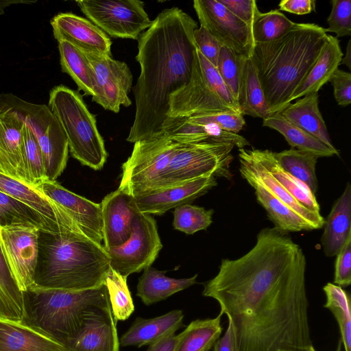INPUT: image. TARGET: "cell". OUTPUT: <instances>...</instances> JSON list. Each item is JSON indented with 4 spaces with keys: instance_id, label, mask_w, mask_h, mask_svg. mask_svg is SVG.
I'll return each mask as SVG.
<instances>
[{
    "instance_id": "cell-26",
    "label": "cell",
    "mask_w": 351,
    "mask_h": 351,
    "mask_svg": "<svg viewBox=\"0 0 351 351\" xmlns=\"http://www.w3.org/2000/svg\"><path fill=\"white\" fill-rule=\"evenodd\" d=\"M351 186L347 183L341 195L337 199L326 219L321 243L326 256H336L351 235Z\"/></svg>"
},
{
    "instance_id": "cell-4",
    "label": "cell",
    "mask_w": 351,
    "mask_h": 351,
    "mask_svg": "<svg viewBox=\"0 0 351 351\" xmlns=\"http://www.w3.org/2000/svg\"><path fill=\"white\" fill-rule=\"evenodd\" d=\"M110 258L77 226L62 232L40 230L34 286L79 291L104 285Z\"/></svg>"
},
{
    "instance_id": "cell-32",
    "label": "cell",
    "mask_w": 351,
    "mask_h": 351,
    "mask_svg": "<svg viewBox=\"0 0 351 351\" xmlns=\"http://www.w3.org/2000/svg\"><path fill=\"white\" fill-rule=\"evenodd\" d=\"M257 160L292 196L309 210L320 213L315 195L304 183L287 172L279 164L275 152L269 149H251Z\"/></svg>"
},
{
    "instance_id": "cell-21",
    "label": "cell",
    "mask_w": 351,
    "mask_h": 351,
    "mask_svg": "<svg viewBox=\"0 0 351 351\" xmlns=\"http://www.w3.org/2000/svg\"><path fill=\"white\" fill-rule=\"evenodd\" d=\"M0 191L25 204L38 213L53 232L77 226L71 217L40 189L13 178L0 171Z\"/></svg>"
},
{
    "instance_id": "cell-40",
    "label": "cell",
    "mask_w": 351,
    "mask_h": 351,
    "mask_svg": "<svg viewBox=\"0 0 351 351\" xmlns=\"http://www.w3.org/2000/svg\"><path fill=\"white\" fill-rule=\"evenodd\" d=\"M295 23L278 10L261 12L256 10L252 24V35L254 45L275 40L291 29Z\"/></svg>"
},
{
    "instance_id": "cell-38",
    "label": "cell",
    "mask_w": 351,
    "mask_h": 351,
    "mask_svg": "<svg viewBox=\"0 0 351 351\" xmlns=\"http://www.w3.org/2000/svg\"><path fill=\"white\" fill-rule=\"evenodd\" d=\"M323 290L326 296L324 307L334 315L339 326L341 341L345 351H351V311L350 300L342 287L328 282Z\"/></svg>"
},
{
    "instance_id": "cell-45",
    "label": "cell",
    "mask_w": 351,
    "mask_h": 351,
    "mask_svg": "<svg viewBox=\"0 0 351 351\" xmlns=\"http://www.w3.org/2000/svg\"><path fill=\"white\" fill-rule=\"evenodd\" d=\"M196 55L202 73L214 93L232 111L242 114L238 103L228 90L217 68L199 52L197 47Z\"/></svg>"
},
{
    "instance_id": "cell-56",
    "label": "cell",
    "mask_w": 351,
    "mask_h": 351,
    "mask_svg": "<svg viewBox=\"0 0 351 351\" xmlns=\"http://www.w3.org/2000/svg\"><path fill=\"white\" fill-rule=\"evenodd\" d=\"M350 40L348 43L346 56L342 58L340 64H345L350 69H351V44Z\"/></svg>"
},
{
    "instance_id": "cell-48",
    "label": "cell",
    "mask_w": 351,
    "mask_h": 351,
    "mask_svg": "<svg viewBox=\"0 0 351 351\" xmlns=\"http://www.w3.org/2000/svg\"><path fill=\"white\" fill-rule=\"evenodd\" d=\"M193 39L199 52L216 67L222 47L219 42L201 25L194 30Z\"/></svg>"
},
{
    "instance_id": "cell-37",
    "label": "cell",
    "mask_w": 351,
    "mask_h": 351,
    "mask_svg": "<svg viewBox=\"0 0 351 351\" xmlns=\"http://www.w3.org/2000/svg\"><path fill=\"white\" fill-rule=\"evenodd\" d=\"M275 154L281 167L307 186L315 195L317 190L315 166L318 157L294 148L275 152Z\"/></svg>"
},
{
    "instance_id": "cell-8",
    "label": "cell",
    "mask_w": 351,
    "mask_h": 351,
    "mask_svg": "<svg viewBox=\"0 0 351 351\" xmlns=\"http://www.w3.org/2000/svg\"><path fill=\"white\" fill-rule=\"evenodd\" d=\"M234 147L231 143L221 142L178 143L161 176L158 187L182 183L206 174L231 179Z\"/></svg>"
},
{
    "instance_id": "cell-59",
    "label": "cell",
    "mask_w": 351,
    "mask_h": 351,
    "mask_svg": "<svg viewBox=\"0 0 351 351\" xmlns=\"http://www.w3.org/2000/svg\"><path fill=\"white\" fill-rule=\"evenodd\" d=\"M207 351H209V350H207Z\"/></svg>"
},
{
    "instance_id": "cell-55",
    "label": "cell",
    "mask_w": 351,
    "mask_h": 351,
    "mask_svg": "<svg viewBox=\"0 0 351 351\" xmlns=\"http://www.w3.org/2000/svg\"><path fill=\"white\" fill-rule=\"evenodd\" d=\"M36 1H23V0H1L0 1V16L4 13L5 8L14 4L26 3L31 4Z\"/></svg>"
},
{
    "instance_id": "cell-12",
    "label": "cell",
    "mask_w": 351,
    "mask_h": 351,
    "mask_svg": "<svg viewBox=\"0 0 351 351\" xmlns=\"http://www.w3.org/2000/svg\"><path fill=\"white\" fill-rule=\"evenodd\" d=\"M83 53L92 72L93 101L115 113L119 112L121 106H130L133 77L128 65L110 56Z\"/></svg>"
},
{
    "instance_id": "cell-58",
    "label": "cell",
    "mask_w": 351,
    "mask_h": 351,
    "mask_svg": "<svg viewBox=\"0 0 351 351\" xmlns=\"http://www.w3.org/2000/svg\"><path fill=\"white\" fill-rule=\"evenodd\" d=\"M308 351H317L315 348L313 346V345L309 348Z\"/></svg>"
},
{
    "instance_id": "cell-57",
    "label": "cell",
    "mask_w": 351,
    "mask_h": 351,
    "mask_svg": "<svg viewBox=\"0 0 351 351\" xmlns=\"http://www.w3.org/2000/svg\"><path fill=\"white\" fill-rule=\"evenodd\" d=\"M341 349H342V342H341V339H339L337 349L335 351H341Z\"/></svg>"
},
{
    "instance_id": "cell-22",
    "label": "cell",
    "mask_w": 351,
    "mask_h": 351,
    "mask_svg": "<svg viewBox=\"0 0 351 351\" xmlns=\"http://www.w3.org/2000/svg\"><path fill=\"white\" fill-rule=\"evenodd\" d=\"M24 123L14 112L0 110V171L31 185L23 147Z\"/></svg>"
},
{
    "instance_id": "cell-50",
    "label": "cell",
    "mask_w": 351,
    "mask_h": 351,
    "mask_svg": "<svg viewBox=\"0 0 351 351\" xmlns=\"http://www.w3.org/2000/svg\"><path fill=\"white\" fill-rule=\"evenodd\" d=\"M333 86L334 97L341 106H347L351 103V73L337 69L330 81Z\"/></svg>"
},
{
    "instance_id": "cell-47",
    "label": "cell",
    "mask_w": 351,
    "mask_h": 351,
    "mask_svg": "<svg viewBox=\"0 0 351 351\" xmlns=\"http://www.w3.org/2000/svg\"><path fill=\"white\" fill-rule=\"evenodd\" d=\"M184 117L197 123H213L223 130L235 134H238L245 124L242 114L232 111L198 114Z\"/></svg>"
},
{
    "instance_id": "cell-39",
    "label": "cell",
    "mask_w": 351,
    "mask_h": 351,
    "mask_svg": "<svg viewBox=\"0 0 351 351\" xmlns=\"http://www.w3.org/2000/svg\"><path fill=\"white\" fill-rule=\"evenodd\" d=\"M26 223L53 232L48 223L25 204L0 191V226Z\"/></svg>"
},
{
    "instance_id": "cell-29",
    "label": "cell",
    "mask_w": 351,
    "mask_h": 351,
    "mask_svg": "<svg viewBox=\"0 0 351 351\" xmlns=\"http://www.w3.org/2000/svg\"><path fill=\"white\" fill-rule=\"evenodd\" d=\"M138 279L136 295L146 305L164 300L196 283L197 274L188 278H173L151 266L143 269Z\"/></svg>"
},
{
    "instance_id": "cell-2",
    "label": "cell",
    "mask_w": 351,
    "mask_h": 351,
    "mask_svg": "<svg viewBox=\"0 0 351 351\" xmlns=\"http://www.w3.org/2000/svg\"><path fill=\"white\" fill-rule=\"evenodd\" d=\"M197 23L178 7L162 10L138 39L140 75L133 88L136 111L126 141L135 143L163 134L169 97L191 76Z\"/></svg>"
},
{
    "instance_id": "cell-13",
    "label": "cell",
    "mask_w": 351,
    "mask_h": 351,
    "mask_svg": "<svg viewBox=\"0 0 351 351\" xmlns=\"http://www.w3.org/2000/svg\"><path fill=\"white\" fill-rule=\"evenodd\" d=\"M40 229L26 223L0 226V247L19 288L34 285Z\"/></svg>"
},
{
    "instance_id": "cell-49",
    "label": "cell",
    "mask_w": 351,
    "mask_h": 351,
    "mask_svg": "<svg viewBox=\"0 0 351 351\" xmlns=\"http://www.w3.org/2000/svg\"><path fill=\"white\" fill-rule=\"evenodd\" d=\"M336 256L334 284L348 287L351 283V235Z\"/></svg>"
},
{
    "instance_id": "cell-52",
    "label": "cell",
    "mask_w": 351,
    "mask_h": 351,
    "mask_svg": "<svg viewBox=\"0 0 351 351\" xmlns=\"http://www.w3.org/2000/svg\"><path fill=\"white\" fill-rule=\"evenodd\" d=\"M315 0H282L279 4L280 10L302 15L315 10Z\"/></svg>"
},
{
    "instance_id": "cell-35",
    "label": "cell",
    "mask_w": 351,
    "mask_h": 351,
    "mask_svg": "<svg viewBox=\"0 0 351 351\" xmlns=\"http://www.w3.org/2000/svg\"><path fill=\"white\" fill-rule=\"evenodd\" d=\"M62 71L67 73L85 95H94L93 76L84 53L69 42L58 41Z\"/></svg>"
},
{
    "instance_id": "cell-54",
    "label": "cell",
    "mask_w": 351,
    "mask_h": 351,
    "mask_svg": "<svg viewBox=\"0 0 351 351\" xmlns=\"http://www.w3.org/2000/svg\"><path fill=\"white\" fill-rule=\"evenodd\" d=\"M213 351H236L235 337L232 324L228 321L223 336L214 343Z\"/></svg>"
},
{
    "instance_id": "cell-27",
    "label": "cell",
    "mask_w": 351,
    "mask_h": 351,
    "mask_svg": "<svg viewBox=\"0 0 351 351\" xmlns=\"http://www.w3.org/2000/svg\"><path fill=\"white\" fill-rule=\"evenodd\" d=\"M343 56L339 39L336 36L327 35L317 60L292 95L291 103L305 95L318 93L339 69Z\"/></svg>"
},
{
    "instance_id": "cell-23",
    "label": "cell",
    "mask_w": 351,
    "mask_h": 351,
    "mask_svg": "<svg viewBox=\"0 0 351 351\" xmlns=\"http://www.w3.org/2000/svg\"><path fill=\"white\" fill-rule=\"evenodd\" d=\"M162 130L163 133L179 143H229L239 149L250 145L248 141L238 134L223 130L213 123L194 122L184 117H169Z\"/></svg>"
},
{
    "instance_id": "cell-53",
    "label": "cell",
    "mask_w": 351,
    "mask_h": 351,
    "mask_svg": "<svg viewBox=\"0 0 351 351\" xmlns=\"http://www.w3.org/2000/svg\"><path fill=\"white\" fill-rule=\"evenodd\" d=\"M181 332L167 335L149 345L147 351H175L178 341L181 338Z\"/></svg>"
},
{
    "instance_id": "cell-16",
    "label": "cell",
    "mask_w": 351,
    "mask_h": 351,
    "mask_svg": "<svg viewBox=\"0 0 351 351\" xmlns=\"http://www.w3.org/2000/svg\"><path fill=\"white\" fill-rule=\"evenodd\" d=\"M217 184L206 174L182 183L150 189L133 196L140 213L161 215L178 206L190 204Z\"/></svg>"
},
{
    "instance_id": "cell-14",
    "label": "cell",
    "mask_w": 351,
    "mask_h": 351,
    "mask_svg": "<svg viewBox=\"0 0 351 351\" xmlns=\"http://www.w3.org/2000/svg\"><path fill=\"white\" fill-rule=\"evenodd\" d=\"M193 8L200 25L236 55L250 58L254 43L251 27L217 0H195Z\"/></svg>"
},
{
    "instance_id": "cell-31",
    "label": "cell",
    "mask_w": 351,
    "mask_h": 351,
    "mask_svg": "<svg viewBox=\"0 0 351 351\" xmlns=\"http://www.w3.org/2000/svg\"><path fill=\"white\" fill-rule=\"evenodd\" d=\"M263 125L281 134L291 148L311 153L318 158L339 154L337 149L330 148L313 135L293 125L280 112L274 113L263 119Z\"/></svg>"
},
{
    "instance_id": "cell-34",
    "label": "cell",
    "mask_w": 351,
    "mask_h": 351,
    "mask_svg": "<svg viewBox=\"0 0 351 351\" xmlns=\"http://www.w3.org/2000/svg\"><path fill=\"white\" fill-rule=\"evenodd\" d=\"M222 313L215 318L195 319L181 332L175 351H207L219 339L222 326Z\"/></svg>"
},
{
    "instance_id": "cell-44",
    "label": "cell",
    "mask_w": 351,
    "mask_h": 351,
    "mask_svg": "<svg viewBox=\"0 0 351 351\" xmlns=\"http://www.w3.org/2000/svg\"><path fill=\"white\" fill-rule=\"evenodd\" d=\"M245 59L247 58L240 57L229 49L222 46L216 66L224 83L237 103L240 97L242 70Z\"/></svg>"
},
{
    "instance_id": "cell-30",
    "label": "cell",
    "mask_w": 351,
    "mask_h": 351,
    "mask_svg": "<svg viewBox=\"0 0 351 351\" xmlns=\"http://www.w3.org/2000/svg\"><path fill=\"white\" fill-rule=\"evenodd\" d=\"M254 189L258 203L277 228L285 232L315 230L314 226L289 206L275 199L261 184L249 178H244Z\"/></svg>"
},
{
    "instance_id": "cell-7",
    "label": "cell",
    "mask_w": 351,
    "mask_h": 351,
    "mask_svg": "<svg viewBox=\"0 0 351 351\" xmlns=\"http://www.w3.org/2000/svg\"><path fill=\"white\" fill-rule=\"evenodd\" d=\"M0 110L14 112L30 129L43 154L47 180H56L66 166L69 149L65 133L49 106L1 93Z\"/></svg>"
},
{
    "instance_id": "cell-28",
    "label": "cell",
    "mask_w": 351,
    "mask_h": 351,
    "mask_svg": "<svg viewBox=\"0 0 351 351\" xmlns=\"http://www.w3.org/2000/svg\"><path fill=\"white\" fill-rule=\"evenodd\" d=\"M280 113L293 125L313 135L330 148L336 149L332 143L319 108L318 93H311L298 99Z\"/></svg>"
},
{
    "instance_id": "cell-1",
    "label": "cell",
    "mask_w": 351,
    "mask_h": 351,
    "mask_svg": "<svg viewBox=\"0 0 351 351\" xmlns=\"http://www.w3.org/2000/svg\"><path fill=\"white\" fill-rule=\"evenodd\" d=\"M276 227L239 258L222 259L202 295L232 324L236 351H308L313 345L301 247Z\"/></svg>"
},
{
    "instance_id": "cell-17",
    "label": "cell",
    "mask_w": 351,
    "mask_h": 351,
    "mask_svg": "<svg viewBox=\"0 0 351 351\" xmlns=\"http://www.w3.org/2000/svg\"><path fill=\"white\" fill-rule=\"evenodd\" d=\"M228 111L234 112L219 99L205 80L195 50L191 79L185 86L170 95L168 117Z\"/></svg>"
},
{
    "instance_id": "cell-43",
    "label": "cell",
    "mask_w": 351,
    "mask_h": 351,
    "mask_svg": "<svg viewBox=\"0 0 351 351\" xmlns=\"http://www.w3.org/2000/svg\"><path fill=\"white\" fill-rule=\"evenodd\" d=\"M23 147L27 176L31 184L38 187L47 180L43 156L37 140L25 123L23 127Z\"/></svg>"
},
{
    "instance_id": "cell-36",
    "label": "cell",
    "mask_w": 351,
    "mask_h": 351,
    "mask_svg": "<svg viewBox=\"0 0 351 351\" xmlns=\"http://www.w3.org/2000/svg\"><path fill=\"white\" fill-rule=\"evenodd\" d=\"M24 317L23 292L12 275L0 247V318L21 321Z\"/></svg>"
},
{
    "instance_id": "cell-9",
    "label": "cell",
    "mask_w": 351,
    "mask_h": 351,
    "mask_svg": "<svg viewBox=\"0 0 351 351\" xmlns=\"http://www.w3.org/2000/svg\"><path fill=\"white\" fill-rule=\"evenodd\" d=\"M178 143L165 133L135 142L131 155L122 165L119 189L134 196L158 188Z\"/></svg>"
},
{
    "instance_id": "cell-3",
    "label": "cell",
    "mask_w": 351,
    "mask_h": 351,
    "mask_svg": "<svg viewBox=\"0 0 351 351\" xmlns=\"http://www.w3.org/2000/svg\"><path fill=\"white\" fill-rule=\"evenodd\" d=\"M326 28L296 23L279 38L256 43L251 60L271 112H280L317 60L326 39Z\"/></svg>"
},
{
    "instance_id": "cell-6",
    "label": "cell",
    "mask_w": 351,
    "mask_h": 351,
    "mask_svg": "<svg viewBox=\"0 0 351 351\" xmlns=\"http://www.w3.org/2000/svg\"><path fill=\"white\" fill-rule=\"evenodd\" d=\"M48 106L65 133L72 156L83 165L101 169L108 153L96 118L82 95L77 90L58 85L49 93Z\"/></svg>"
},
{
    "instance_id": "cell-42",
    "label": "cell",
    "mask_w": 351,
    "mask_h": 351,
    "mask_svg": "<svg viewBox=\"0 0 351 351\" xmlns=\"http://www.w3.org/2000/svg\"><path fill=\"white\" fill-rule=\"evenodd\" d=\"M213 209L184 204L175 208L173 227L186 234L206 229L213 222Z\"/></svg>"
},
{
    "instance_id": "cell-19",
    "label": "cell",
    "mask_w": 351,
    "mask_h": 351,
    "mask_svg": "<svg viewBox=\"0 0 351 351\" xmlns=\"http://www.w3.org/2000/svg\"><path fill=\"white\" fill-rule=\"evenodd\" d=\"M54 38L64 40L86 53L112 56L109 36L89 20L71 12L51 20Z\"/></svg>"
},
{
    "instance_id": "cell-46",
    "label": "cell",
    "mask_w": 351,
    "mask_h": 351,
    "mask_svg": "<svg viewBox=\"0 0 351 351\" xmlns=\"http://www.w3.org/2000/svg\"><path fill=\"white\" fill-rule=\"evenodd\" d=\"M331 12L327 19L326 32H332L336 37L351 35V0L331 1Z\"/></svg>"
},
{
    "instance_id": "cell-18",
    "label": "cell",
    "mask_w": 351,
    "mask_h": 351,
    "mask_svg": "<svg viewBox=\"0 0 351 351\" xmlns=\"http://www.w3.org/2000/svg\"><path fill=\"white\" fill-rule=\"evenodd\" d=\"M60 205L82 232L99 244L103 242L100 204H96L63 187L56 180H44L38 187Z\"/></svg>"
},
{
    "instance_id": "cell-5",
    "label": "cell",
    "mask_w": 351,
    "mask_h": 351,
    "mask_svg": "<svg viewBox=\"0 0 351 351\" xmlns=\"http://www.w3.org/2000/svg\"><path fill=\"white\" fill-rule=\"evenodd\" d=\"M23 296V320L62 345L77 333L88 308L110 304L105 285L79 291L32 285Z\"/></svg>"
},
{
    "instance_id": "cell-15",
    "label": "cell",
    "mask_w": 351,
    "mask_h": 351,
    "mask_svg": "<svg viewBox=\"0 0 351 351\" xmlns=\"http://www.w3.org/2000/svg\"><path fill=\"white\" fill-rule=\"evenodd\" d=\"M110 304L86 311L77 333L66 340V351H119V340Z\"/></svg>"
},
{
    "instance_id": "cell-51",
    "label": "cell",
    "mask_w": 351,
    "mask_h": 351,
    "mask_svg": "<svg viewBox=\"0 0 351 351\" xmlns=\"http://www.w3.org/2000/svg\"><path fill=\"white\" fill-rule=\"evenodd\" d=\"M232 14L252 27L258 6L254 0H217Z\"/></svg>"
},
{
    "instance_id": "cell-24",
    "label": "cell",
    "mask_w": 351,
    "mask_h": 351,
    "mask_svg": "<svg viewBox=\"0 0 351 351\" xmlns=\"http://www.w3.org/2000/svg\"><path fill=\"white\" fill-rule=\"evenodd\" d=\"M0 351H66L60 343L25 320L0 318Z\"/></svg>"
},
{
    "instance_id": "cell-41",
    "label": "cell",
    "mask_w": 351,
    "mask_h": 351,
    "mask_svg": "<svg viewBox=\"0 0 351 351\" xmlns=\"http://www.w3.org/2000/svg\"><path fill=\"white\" fill-rule=\"evenodd\" d=\"M114 319L123 321L134 311V305L127 285V278L109 269L104 280Z\"/></svg>"
},
{
    "instance_id": "cell-33",
    "label": "cell",
    "mask_w": 351,
    "mask_h": 351,
    "mask_svg": "<svg viewBox=\"0 0 351 351\" xmlns=\"http://www.w3.org/2000/svg\"><path fill=\"white\" fill-rule=\"evenodd\" d=\"M238 104L243 115L265 119L273 114L265 100L256 69L251 58L245 59L243 62Z\"/></svg>"
},
{
    "instance_id": "cell-11",
    "label": "cell",
    "mask_w": 351,
    "mask_h": 351,
    "mask_svg": "<svg viewBox=\"0 0 351 351\" xmlns=\"http://www.w3.org/2000/svg\"><path fill=\"white\" fill-rule=\"evenodd\" d=\"M162 248L155 219L139 212L133 219L129 239L120 246L105 250L110 258V267L128 278L151 266Z\"/></svg>"
},
{
    "instance_id": "cell-10",
    "label": "cell",
    "mask_w": 351,
    "mask_h": 351,
    "mask_svg": "<svg viewBox=\"0 0 351 351\" xmlns=\"http://www.w3.org/2000/svg\"><path fill=\"white\" fill-rule=\"evenodd\" d=\"M84 15L107 35L138 39L152 24L145 3L138 0H78Z\"/></svg>"
},
{
    "instance_id": "cell-25",
    "label": "cell",
    "mask_w": 351,
    "mask_h": 351,
    "mask_svg": "<svg viewBox=\"0 0 351 351\" xmlns=\"http://www.w3.org/2000/svg\"><path fill=\"white\" fill-rule=\"evenodd\" d=\"M184 313L173 310L162 315L145 319L136 317L119 340L122 346L142 347L172 333L182 327Z\"/></svg>"
},
{
    "instance_id": "cell-20",
    "label": "cell",
    "mask_w": 351,
    "mask_h": 351,
    "mask_svg": "<svg viewBox=\"0 0 351 351\" xmlns=\"http://www.w3.org/2000/svg\"><path fill=\"white\" fill-rule=\"evenodd\" d=\"M100 206L104 248L123 245L130 237L133 219L139 213L134 197L118 188L106 195Z\"/></svg>"
}]
</instances>
